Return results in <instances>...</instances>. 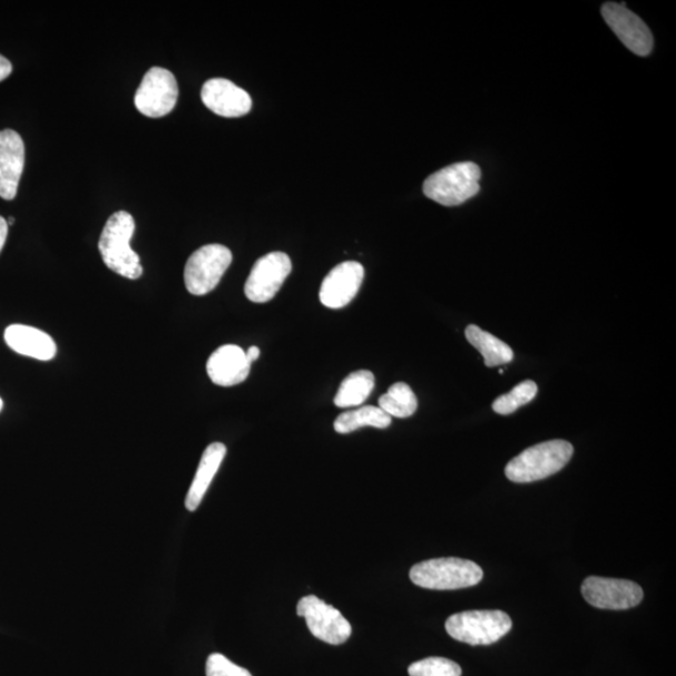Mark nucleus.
Wrapping results in <instances>:
<instances>
[{
  "label": "nucleus",
  "instance_id": "1",
  "mask_svg": "<svg viewBox=\"0 0 676 676\" xmlns=\"http://www.w3.org/2000/svg\"><path fill=\"white\" fill-rule=\"evenodd\" d=\"M135 231L133 215L126 210L116 212L107 221L98 244L106 266L128 280H138L144 274L139 256L130 247Z\"/></svg>",
  "mask_w": 676,
  "mask_h": 676
},
{
  "label": "nucleus",
  "instance_id": "2",
  "mask_svg": "<svg viewBox=\"0 0 676 676\" xmlns=\"http://www.w3.org/2000/svg\"><path fill=\"white\" fill-rule=\"evenodd\" d=\"M574 448L565 440L538 443L513 458L506 469L512 482L527 483L547 479L568 466Z\"/></svg>",
  "mask_w": 676,
  "mask_h": 676
},
{
  "label": "nucleus",
  "instance_id": "3",
  "mask_svg": "<svg viewBox=\"0 0 676 676\" xmlns=\"http://www.w3.org/2000/svg\"><path fill=\"white\" fill-rule=\"evenodd\" d=\"M483 578L477 562L459 558L422 561L412 567L410 579L418 587L430 590H458L476 587Z\"/></svg>",
  "mask_w": 676,
  "mask_h": 676
},
{
  "label": "nucleus",
  "instance_id": "4",
  "mask_svg": "<svg viewBox=\"0 0 676 676\" xmlns=\"http://www.w3.org/2000/svg\"><path fill=\"white\" fill-rule=\"evenodd\" d=\"M481 169L472 163L448 166L431 175L423 184V194L447 207L460 206L480 190Z\"/></svg>",
  "mask_w": 676,
  "mask_h": 676
},
{
  "label": "nucleus",
  "instance_id": "5",
  "mask_svg": "<svg viewBox=\"0 0 676 676\" xmlns=\"http://www.w3.org/2000/svg\"><path fill=\"white\" fill-rule=\"evenodd\" d=\"M445 628L451 638L473 645L499 641L512 628L511 618L501 610H473L453 614Z\"/></svg>",
  "mask_w": 676,
  "mask_h": 676
},
{
  "label": "nucleus",
  "instance_id": "6",
  "mask_svg": "<svg viewBox=\"0 0 676 676\" xmlns=\"http://www.w3.org/2000/svg\"><path fill=\"white\" fill-rule=\"evenodd\" d=\"M231 264L232 252L224 245H206L197 249L185 267V284L189 294H209L218 286Z\"/></svg>",
  "mask_w": 676,
  "mask_h": 676
},
{
  "label": "nucleus",
  "instance_id": "7",
  "mask_svg": "<svg viewBox=\"0 0 676 676\" xmlns=\"http://www.w3.org/2000/svg\"><path fill=\"white\" fill-rule=\"evenodd\" d=\"M178 99V85L168 69L154 67L148 70L136 96V108L146 117L160 118L174 110Z\"/></svg>",
  "mask_w": 676,
  "mask_h": 676
},
{
  "label": "nucleus",
  "instance_id": "8",
  "mask_svg": "<svg viewBox=\"0 0 676 676\" xmlns=\"http://www.w3.org/2000/svg\"><path fill=\"white\" fill-rule=\"evenodd\" d=\"M297 615L305 618L308 630L319 640L341 645L351 637L352 628L349 620L340 610L315 595H308L298 601Z\"/></svg>",
  "mask_w": 676,
  "mask_h": 676
},
{
  "label": "nucleus",
  "instance_id": "9",
  "mask_svg": "<svg viewBox=\"0 0 676 676\" xmlns=\"http://www.w3.org/2000/svg\"><path fill=\"white\" fill-rule=\"evenodd\" d=\"M581 594L592 607L605 610H627L643 601L644 591L637 582L623 579L589 577Z\"/></svg>",
  "mask_w": 676,
  "mask_h": 676
},
{
  "label": "nucleus",
  "instance_id": "10",
  "mask_svg": "<svg viewBox=\"0 0 676 676\" xmlns=\"http://www.w3.org/2000/svg\"><path fill=\"white\" fill-rule=\"evenodd\" d=\"M291 271V258L284 252H271L261 257L246 281V297L255 304H266L278 294Z\"/></svg>",
  "mask_w": 676,
  "mask_h": 676
},
{
  "label": "nucleus",
  "instance_id": "11",
  "mask_svg": "<svg viewBox=\"0 0 676 676\" xmlns=\"http://www.w3.org/2000/svg\"><path fill=\"white\" fill-rule=\"evenodd\" d=\"M601 13L605 22L633 53L641 57L651 53L654 38L649 27L641 18L630 12L625 4L618 3H605Z\"/></svg>",
  "mask_w": 676,
  "mask_h": 676
},
{
  "label": "nucleus",
  "instance_id": "12",
  "mask_svg": "<svg viewBox=\"0 0 676 676\" xmlns=\"http://www.w3.org/2000/svg\"><path fill=\"white\" fill-rule=\"evenodd\" d=\"M363 277H365V270L359 262H342L322 282L321 304L332 310L347 306L359 294Z\"/></svg>",
  "mask_w": 676,
  "mask_h": 676
},
{
  "label": "nucleus",
  "instance_id": "13",
  "mask_svg": "<svg viewBox=\"0 0 676 676\" xmlns=\"http://www.w3.org/2000/svg\"><path fill=\"white\" fill-rule=\"evenodd\" d=\"M200 98L212 112L226 118L246 116L252 108L246 90L225 78L207 80L202 87Z\"/></svg>",
  "mask_w": 676,
  "mask_h": 676
},
{
  "label": "nucleus",
  "instance_id": "14",
  "mask_svg": "<svg viewBox=\"0 0 676 676\" xmlns=\"http://www.w3.org/2000/svg\"><path fill=\"white\" fill-rule=\"evenodd\" d=\"M26 148L13 129L0 130V197L12 200L23 175Z\"/></svg>",
  "mask_w": 676,
  "mask_h": 676
},
{
  "label": "nucleus",
  "instance_id": "15",
  "mask_svg": "<svg viewBox=\"0 0 676 676\" xmlns=\"http://www.w3.org/2000/svg\"><path fill=\"white\" fill-rule=\"evenodd\" d=\"M251 363L246 352L236 345H224L212 353L207 361V373L217 386L231 388L247 380Z\"/></svg>",
  "mask_w": 676,
  "mask_h": 676
},
{
  "label": "nucleus",
  "instance_id": "16",
  "mask_svg": "<svg viewBox=\"0 0 676 676\" xmlns=\"http://www.w3.org/2000/svg\"><path fill=\"white\" fill-rule=\"evenodd\" d=\"M4 340L10 349L22 356L50 361L57 355L55 340L36 327L10 325L4 332Z\"/></svg>",
  "mask_w": 676,
  "mask_h": 676
},
{
  "label": "nucleus",
  "instance_id": "17",
  "mask_svg": "<svg viewBox=\"0 0 676 676\" xmlns=\"http://www.w3.org/2000/svg\"><path fill=\"white\" fill-rule=\"evenodd\" d=\"M227 448L222 442H214L205 450L202 455L194 481L186 498V508L189 511H196L204 500L212 480L215 479L222 462H224Z\"/></svg>",
  "mask_w": 676,
  "mask_h": 676
},
{
  "label": "nucleus",
  "instance_id": "18",
  "mask_svg": "<svg viewBox=\"0 0 676 676\" xmlns=\"http://www.w3.org/2000/svg\"><path fill=\"white\" fill-rule=\"evenodd\" d=\"M466 335L471 345L481 353L488 368L507 365L513 360V352L508 343L489 334V332L476 325H470Z\"/></svg>",
  "mask_w": 676,
  "mask_h": 676
},
{
  "label": "nucleus",
  "instance_id": "19",
  "mask_svg": "<svg viewBox=\"0 0 676 676\" xmlns=\"http://www.w3.org/2000/svg\"><path fill=\"white\" fill-rule=\"evenodd\" d=\"M373 388H375V375L371 371L352 372L342 381L334 403L340 409L361 406L370 398Z\"/></svg>",
  "mask_w": 676,
  "mask_h": 676
},
{
  "label": "nucleus",
  "instance_id": "20",
  "mask_svg": "<svg viewBox=\"0 0 676 676\" xmlns=\"http://www.w3.org/2000/svg\"><path fill=\"white\" fill-rule=\"evenodd\" d=\"M392 423V418L379 406H362L356 410H350L341 413L335 420L334 428L337 433L355 432L362 428L388 429Z\"/></svg>",
  "mask_w": 676,
  "mask_h": 676
},
{
  "label": "nucleus",
  "instance_id": "21",
  "mask_svg": "<svg viewBox=\"0 0 676 676\" xmlns=\"http://www.w3.org/2000/svg\"><path fill=\"white\" fill-rule=\"evenodd\" d=\"M418 406L415 392L405 382L393 383L379 399V408L390 418L408 419L417 412Z\"/></svg>",
  "mask_w": 676,
  "mask_h": 676
},
{
  "label": "nucleus",
  "instance_id": "22",
  "mask_svg": "<svg viewBox=\"0 0 676 676\" xmlns=\"http://www.w3.org/2000/svg\"><path fill=\"white\" fill-rule=\"evenodd\" d=\"M538 393V385L531 380L519 383L517 388L507 395H502L492 403V409L499 415H510L523 405H528Z\"/></svg>",
  "mask_w": 676,
  "mask_h": 676
},
{
  "label": "nucleus",
  "instance_id": "23",
  "mask_svg": "<svg viewBox=\"0 0 676 676\" xmlns=\"http://www.w3.org/2000/svg\"><path fill=\"white\" fill-rule=\"evenodd\" d=\"M410 676H461L460 665L447 658H427L410 665Z\"/></svg>",
  "mask_w": 676,
  "mask_h": 676
},
{
  "label": "nucleus",
  "instance_id": "24",
  "mask_svg": "<svg viewBox=\"0 0 676 676\" xmlns=\"http://www.w3.org/2000/svg\"><path fill=\"white\" fill-rule=\"evenodd\" d=\"M207 676H252V674L245 669L238 667V665L232 663L229 659L222 654L209 655L206 664Z\"/></svg>",
  "mask_w": 676,
  "mask_h": 676
},
{
  "label": "nucleus",
  "instance_id": "25",
  "mask_svg": "<svg viewBox=\"0 0 676 676\" xmlns=\"http://www.w3.org/2000/svg\"><path fill=\"white\" fill-rule=\"evenodd\" d=\"M12 63H10L6 57L0 56V82H2V80L7 79L10 76V74H12Z\"/></svg>",
  "mask_w": 676,
  "mask_h": 676
},
{
  "label": "nucleus",
  "instance_id": "26",
  "mask_svg": "<svg viewBox=\"0 0 676 676\" xmlns=\"http://www.w3.org/2000/svg\"><path fill=\"white\" fill-rule=\"evenodd\" d=\"M8 224L7 221L0 216V252H2L4 245H6V241H7V236H8Z\"/></svg>",
  "mask_w": 676,
  "mask_h": 676
},
{
  "label": "nucleus",
  "instance_id": "27",
  "mask_svg": "<svg viewBox=\"0 0 676 676\" xmlns=\"http://www.w3.org/2000/svg\"><path fill=\"white\" fill-rule=\"evenodd\" d=\"M261 355V350L257 346H252L247 350L246 352V357L248 360V362L254 363L255 361H257L259 359Z\"/></svg>",
  "mask_w": 676,
  "mask_h": 676
},
{
  "label": "nucleus",
  "instance_id": "28",
  "mask_svg": "<svg viewBox=\"0 0 676 676\" xmlns=\"http://www.w3.org/2000/svg\"><path fill=\"white\" fill-rule=\"evenodd\" d=\"M7 224H8V226H12L14 224V218L13 217H9Z\"/></svg>",
  "mask_w": 676,
  "mask_h": 676
},
{
  "label": "nucleus",
  "instance_id": "29",
  "mask_svg": "<svg viewBox=\"0 0 676 676\" xmlns=\"http://www.w3.org/2000/svg\"><path fill=\"white\" fill-rule=\"evenodd\" d=\"M3 406H4V402H3L2 398H0V412H2Z\"/></svg>",
  "mask_w": 676,
  "mask_h": 676
}]
</instances>
